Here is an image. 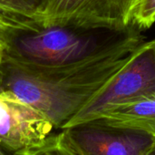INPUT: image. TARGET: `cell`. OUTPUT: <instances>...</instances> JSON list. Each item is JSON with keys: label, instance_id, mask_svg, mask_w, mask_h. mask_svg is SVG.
Instances as JSON below:
<instances>
[{"label": "cell", "instance_id": "1", "mask_svg": "<svg viewBox=\"0 0 155 155\" xmlns=\"http://www.w3.org/2000/svg\"><path fill=\"white\" fill-rule=\"evenodd\" d=\"M135 26L114 45L84 58L56 65L6 56L2 90L15 93L62 129L144 41Z\"/></svg>", "mask_w": 155, "mask_h": 155}, {"label": "cell", "instance_id": "2", "mask_svg": "<svg viewBox=\"0 0 155 155\" xmlns=\"http://www.w3.org/2000/svg\"><path fill=\"white\" fill-rule=\"evenodd\" d=\"M134 26L124 31L81 29L67 26L39 27L7 37V54L46 65L65 64L96 54L123 39Z\"/></svg>", "mask_w": 155, "mask_h": 155}, {"label": "cell", "instance_id": "3", "mask_svg": "<svg viewBox=\"0 0 155 155\" xmlns=\"http://www.w3.org/2000/svg\"><path fill=\"white\" fill-rule=\"evenodd\" d=\"M138 0H41L33 9L13 14L14 33L39 27L124 31L132 26V10Z\"/></svg>", "mask_w": 155, "mask_h": 155}, {"label": "cell", "instance_id": "4", "mask_svg": "<svg viewBox=\"0 0 155 155\" xmlns=\"http://www.w3.org/2000/svg\"><path fill=\"white\" fill-rule=\"evenodd\" d=\"M152 97H155V38L140 44L124 66L62 130L96 120L117 107Z\"/></svg>", "mask_w": 155, "mask_h": 155}, {"label": "cell", "instance_id": "5", "mask_svg": "<svg viewBox=\"0 0 155 155\" xmlns=\"http://www.w3.org/2000/svg\"><path fill=\"white\" fill-rule=\"evenodd\" d=\"M64 140L78 155H144L155 143L146 132L98 121L63 129Z\"/></svg>", "mask_w": 155, "mask_h": 155}, {"label": "cell", "instance_id": "6", "mask_svg": "<svg viewBox=\"0 0 155 155\" xmlns=\"http://www.w3.org/2000/svg\"><path fill=\"white\" fill-rule=\"evenodd\" d=\"M54 127L7 90H0V147L16 153L44 142Z\"/></svg>", "mask_w": 155, "mask_h": 155}, {"label": "cell", "instance_id": "7", "mask_svg": "<svg viewBox=\"0 0 155 155\" xmlns=\"http://www.w3.org/2000/svg\"><path fill=\"white\" fill-rule=\"evenodd\" d=\"M94 121L141 131L155 137V97L117 107Z\"/></svg>", "mask_w": 155, "mask_h": 155}, {"label": "cell", "instance_id": "8", "mask_svg": "<svg viewBox=\"0 0 155 155\" xmlns=\"http://www.w3.org/2000/svg\"><path fill=\"white\" fill-rule=\"evenodd\" d=\"M13 155H78L65 143L62 133L50 134L44 142L25 149L13 153Z\"/></svg>", "mask_w": 155, "mask_h": 155}, {"label": "cell", "instance_id": "9", "mask_svg": "<svg viewBox=\"0 0 155 155\" xmlns=\"http://www.w3.org/2000/svg\"><path fill=\"white\" fill-rule=\"evenodd\" d=\"M131 23L141 30L150 28L155 23V0H138L132 10Z\"/></svg>", "mask_w": 155, "mask_h": 155}, {"label": "cell", "instance_id": "10", "mask_svg": "<svg viewBox=\"0 0 155 155\" xmlns=\"http://www.w3.org/2000/svg\"><path fill=\"white\" fill-rule=\"evenodd\" d=\"M41 0H9L7 3H0V6L13 13H22L33 9Z\"/></svg>", "mask_w": 155, "mask_h": 155}, {"label": "cell", "instance_id": "11", "mask_svg": "<svg viewBox=\"0 0 155 155\" xmlns=\"http://www.w3.org/2000/svg\"><path fill=\"white\" fill-rule=\"evenodd\" d=\"M7 54V45L0 33V65L2 66Z\"/></svg>", "mask_w": 155, "mask_h": 155}, {"label": "cell", "instance_id": "12", "mask_svg": "<svg viewBox=\"0 0 155 155\" xmlns=\"http://www.w3.org/2000/svg\"><path fill=\"white\" fill-rule=\"evenodd\" d=\"M3 81H4V71H3V68H2V66L0 65V90H2Z\"/></svg>", "mask_w": 155, "mask_h": 155}, {"label": "cell", "instance_id": "13", "mask_svg": "<svg viewBox=\"0 0 155 155\" xmlns=\"http://www.w3.org/2000/svg\"><path fill=\"white\" fill-rule=\"evenodd\" d=\"M0 155H13L12 152H9L2 147H0Z\"/></svg>", "mask_w": 155, "mask_h": 155}, {"label": "cell", "instance_id": "14", "mask_svg": "<svg viewBox=\"0 0 155 155\" xmlns=\"http://www.w3.org/2000/svg\"><path fill=\"white\" fill-rule=\"evenodd\" d=\"M144 155H155V143L153 145V147Z\"/></svg>", "mask_w": 155, "mask_h": 155}, {"label": "cell", "instance_id": "15", "mask_svg": "<svg viewBox=\"0 0 155 155\" xmlns=\"http://www.w3.org/2000/svg\"><path fill=\"white\" fill-rule=\"evenodd\" d=\"M9 0H0V3H7Z\"/></svg>", "mask_w": 155, "mask_h": 155}]
</instances>
